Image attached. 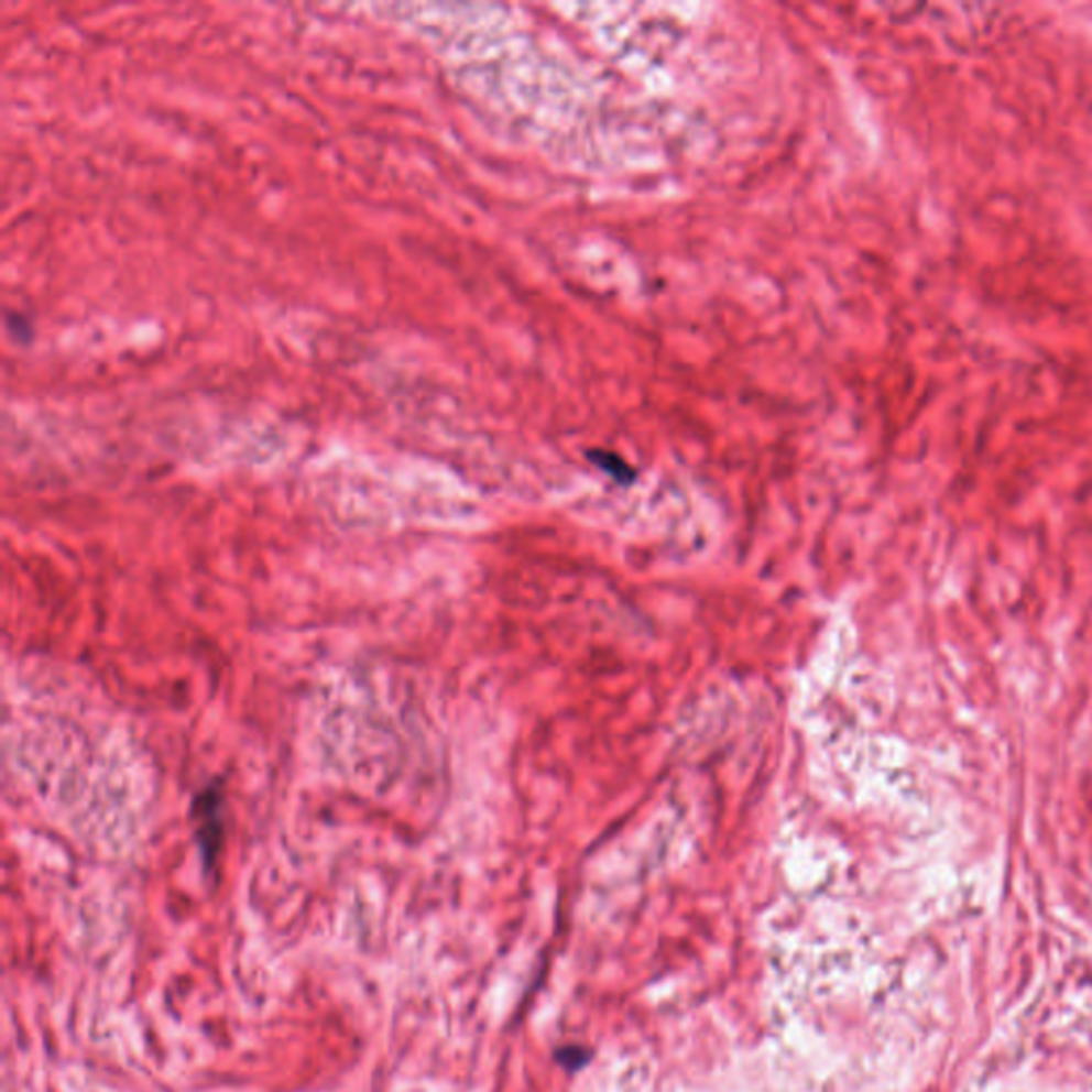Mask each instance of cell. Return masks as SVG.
<instances>
[{"mask_svg":"<svg viewBox=\"0 0 1092 1092\" xmlns=\"http://www.w3.org/2000/svg\"><path fill=\"white\" fill-rule=\"evenodd\" d=\"M593 459H596V463H598L604 472L613 474L614 478H619V480H625V478H627V470H630V468H627L621 459H616L614 455L602 452L600 457H596V455H593Z\"/></svg>","mask_w":1092,"mask_h":1092,"instance_id":"7a4b0ae2","label":"cell"},{"mask_svg":"<svg viewBox=\"0 0 1092 1092\" xmlns=\"http://www.w3.org/2000/svg\"><path fill=\"white\" fill-rule=\"evenodd\" d=\"M193 818L204 858L207 864H214L225 837V796L218 787H207L199 794L193 805Z\"/></svg>","mask_w":1092,"mask_h":1092,"instance_id":"6da1fadb","label":"cell"}]
</instances>
